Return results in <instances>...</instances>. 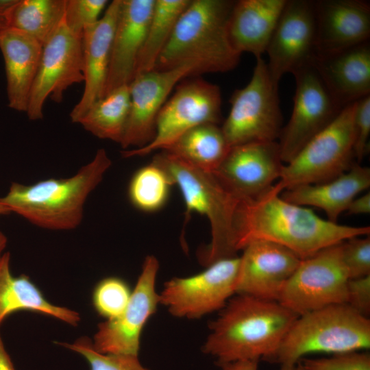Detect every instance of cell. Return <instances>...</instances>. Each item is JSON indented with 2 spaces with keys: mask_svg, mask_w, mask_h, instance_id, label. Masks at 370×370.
I'll use <instances>...</instances> for the list:
<instances>
[{
  "mask_svg": "<svg viewBox=\"0 0 370 370\" xmlns=\"http://www.w3.org/2000/svg\"><path fill=\"white\" fill-rule=\"evenodd\" d=\"M221 119L219 87L201 78L186 80L159 112L152 140L142 147L122 151V156H143L164 150L191 129L206 123L218 125Z\"/></svg>",
  "mask_w": 370,
  "mask_h": 370,
  "instance_id": "obj_10",
  "label": "cell"
},
{
  "mask_svg": "<svg viewBox=\"0 0 370 370\" xmlns=\"http://www.w3.org/2000/svg\"><path fill=\"white\" fill-rule=\"evenodd\" d=\"M172 184L164 171L151 162L137 171L132 177L129 186V197L138 209L154 212L166 203Z\"/></svg>",
  "mask_w": 370,
  "mask_h": 370,
  "instance_id": "obj_31",
  "label": "cell"
},
{
  "mask_svg": "<svg viewBox=\"0 0 370 370\" xmlns=\"http://www.w3.org/2000/svg\"><path fill=\"white\" fill-rule=\"evenodd\" d=\"M108 3L106 0H66L64 21L70 31L82 36L84 28L94 24Z\"/></svg>",
  "mask_w": 370,
  "mask_h": 370,
  "instance_id": "obj_35",
  "label": "cell"
},
{
  "mask_svg": "<svg viewBox=\"0 0 370 370\" xmlns=\"http://www.w3.org/2000/svg\"><path fill=\"white\" fill-rule=\"evenodd\" d=\"M354 156L358 164L362 161L369 147L370 135V95L356 103L354 114Z\"/></svg>",
  "mask_w": 370,
  "mask_h": 370,
  "instance_id": "obj_37",
  "label": "cell"
},
{
  "mask_svg": "<svg viewBox=\"0 0 370 370\" xmlns=\"http://www.w3.org/2000/svg\"><path fill=\"white\" fill-rule=\"evenodd\" d=\"M58 344L82 355L87 361L90 370H149L140 362L138 356L103 354L95 349L92 341L81 337L73 343Z\"/></svg>",
  "mask_w": 370,
  "mask_h": 370,
  "instance_id": "obj_33",
  "label": "cell"
},
{
  "mask_svg": "<svg viewBox=\"0 0 370 370\" xmlns=\"http://www.w3.org/2000/svg\"><path fill=\"white\" fill-rule=\"evenodd\" d=\"M10 213L8 210L3 205L0 199V215L6 214Z\"/></svg>",
  "mask_w": 370,
  "mask_h": 370,
  "instance_id": "obj_45",
  "label": "cell"
},
{
  "mask_svg": "<svg viewBox=\"0 0 370 370\" xmlns=\"http://www.w3.org/2000/svg\"><path fill=\"white\" fill-rule=\"evenodd\" d=\"M121 0L112 1L103 16L86 27L82 36L84 88L70 118L77 123L90 106L101 98L106 82L111 45Z\"/></svg>",
  "mask_w": 370,
  "mask_h": 370,
  "instance_id": "obj_21",
  "label": "cell"
},
{
  "mask_svg": "<svg viewBox=\"0 0 370 370\" xmlns=\"http://www.w3.org/2000/svg\"><path fill=\"white\" fill-rule=\"evenodd\" d=\"M190 1L155 0L145 40L137 60L136 75L154 70L180 16Z\"/></svg>",
  "mask_w": 370,
  "mask_h": 370,
  "instance_id": "obj_30",
  "label": "cell"
},
{
  "mask_svg": "<svg viewBox=\"0 0 370 370\" xmlns=\"http://www.w3.org/2000/svg\"><path fill=\"white\" fill-rule=\"evenodd\" d=\"M158 269L157 258L147 256L123 312L98 325L92 341L96 351L103 354L138 356L143 330L160 304L156 290Z\"/></svg>",
  "mask_w": 370,
  "mask_h": 370,
  "instance_id": "obj_13",
  "label": "cell"
},
{
  "mask_svg": "<svg viewBox=\"0 0 370 370\" xmlns=\"http://www.w3.org/2000/svg\"><path fill=\"white\" fill-rule=\"evenodd\" d=\"M42 47L38 40L21 31L6 28L0 33L10 108L26 112Z\"/></svg>",
  "mask_w": 370,
  "mask_h": 370,
  "instance_id": "obj_24",
  "label": "cell"
},
{
  "mask_svg": "<svg viewBox=\"0 0 370 370\" xmlns=\"http://www.w3.org/2000/svg\"><path fill=\"white\" fill-rule=\"evenodd\" d=\"M315 40V1L286 0L266 50L267 68L277 85L284 74L310 64Z\"/></svg>",
  "mask_w": 370,
  "mask_h": 370,
  "instance_id": "obj_15",
  "label": "cell"
},
{
  "mask_svg": "<svg viewBox=\"0 0 370 370\" xmlns=\"http://www.w3.org/2000/svg\"><path fill=\"white\" fill-rule=\"evenodd\" d=\"M132 292L127 282L121 278L112 276L103 278L93 289V307L106 320L114 319L125 310Z\"/></svg>",
  "mask_w": 370,
  "mask_h": 370,
  "instance_id": "obj_32",
  "label": "cell"
},
{
  "mask_svg": "<svg viewBox=\"0 0 370 370\" xmlns=\"http://www.w3.org/2000/svg\"><path fill=\"white\" fill-rule=\"evenodd\" d=\"M16 0H0V33L8 28L6 14Z\"/></svg>",
  "mask_w": 370,
  "mask_h": 370,
  "instance_id": "obj_42",
  "label": "cell"
},
{
  "mask_svg": "<svg viewBox=\"0 0 370 370\" xmlns=\"http://www.w3.org/2000/svg\"><path fill=\"white\" fill-rule=\"evenodd\" d=\"M316 55L369 41L370 3L363 0L315 1Z\"/></svg>",
  "mask_w": 370,
  "mask_h": 370,
  "instance_id": "obj_20",
  "label": "cell"
},
{
  "mask_svg": "<svg viewBox=\"0 0 370 370\" xmlns=\"http://www.w3.org/2000/svg\"><path fill=\"white\" fill-rule=\"evenodd\" d=\"M210 325L203 352L217 363L265 360L299 317L280 303L235 294Z\"/></svg>",
  "mask_w": 370,
  "mask_h": 370,
  "instance_id": "obj_2",
  "label": "cell"
},
{
  "mask_svg": "<svg viewBox=\"0 0 370 370\" xmlns=\"http://www.w3.org/2000/svg\"><path fill=\"white\" fill-rule=\"evenodd\" d=\"M369 348V318L347 304H334L297 317L265 361L294 365L312 353L335 354Z\"/></svg>",
  "mask_w": 370,
  "mask_h": 370,
  "instance_id": "obj_6",
  "label": "cell"
},
{
  "mask_svg": "<svg viewBox=\"0 0 370 370\" xmlns=\"http://www.w3.org/2000/svg\"><path fill=\"white\" fill-rule=\"evenodd\" d=\"M22 310L50 316L73 326L80 321L77 312L50 303L28 276H13L10 254L4 252L0 258V325L11 314Z\"/></svg>",
  "mask_w": 370,
  "mask_h": 370,
  "instance_id": "obj_26",
  "label": "cell"
},
{
  "mask_svg": "<svg viewBox=\"0 0 370 370\" xmlns=\"http://www.w3.org/2000/svg\"><path fill=\"white\" fill-rule=\"evenodd\" d=\"M221 370H258L257 360H238L230 362L219 363Z\"/></svg>",
  "mask_w": 370,
  "mask_h": 370,
  "instance_id": "obj_40",
  "label": "cell"
},
{
  "mask_svg": "<svg viewBox=\"0 0 370 370\" xmlns=\"http://www.w3.org/2000/svg\"><path fill=\"white\" fill-rule=\"evenodd\" d=\"M369 186L370 169L356 163L331 180L286 189L280 196L294 204L319 208L325 212L328 220L336 223L351 201Z\"/></svg>",
  "mask_w": 370,
  "mask_h": 370,
  "instance_id": "obj_25",
  "label": "cell"
},
{
  "mask_svg": "<svg viewBox=\"0 0 370 370\" xmlns=\"http://www.w3.org/2000/svg\"><path fill=\"white\" fill-rule=\"evenodd\" d=\"M112 161L104 149L74 175L66 178H49L32 184L14 182L0 197L10 212L46 230L75 229L81 223L84 208L91 193L102 181Z\"/></svg>",
  "mask_w": 370,
  "mask_h": 370,
  "instance_id": "obj_4",
  "label": "cell"
},
{
  "mask_svg": "<svg viewBox=\"0 0 370 370\" xmlns=\"http://www.w3.org/2000/svg\"><path fill=\"white\" fill-rule=\"evenodd\" d=\"M195 75L192 66L166 71H151L135 76L129 85L130 106L121 146L140 148L149 143L156 133L159 112L175 86L188 76Z\"/></svg>",
  "mask_w": 370,
  "mask_h": 370,
  "instance_id": "obj_17",
  "label": "cell"
},
{
  "mask_svg": "<svg viewBox=\"0 0 370 370\" xmlns=\"http://www.w3.org/2000/svg\"><path fill=\"white\" fill-rule=\"evenodd\" d=\"M297 364L301 370H370V354L367 351H355L327 358H301Z\"/></svg>",
  "mask_w": 370,
  "mask_h": 370,
  "instance_id": "obj_34",
  "label": "cell"
},
{
  "mask_svg": "<svg viewBox=\"0 0 370 370\" xmlns=\"http://www.w3.org/2000/svg\"><path fill=\"white\" fill-rule=\"evenodd\" d=\"M82 36L70 31L63 21L43 45L26 111L29 119H42L47 98L60 103L71 86L84 82Z\"/></svg>",
  "mask_w": 370,
  "mask_h": 370,
  "instance_id": "obj_14",
  "label": "cell"
},
{
  "mask_svg": "<svg viewBox=\"0 0 370 370\" xmlns=\"http://www.w3.org/2000/svg\"><path fill=\"white\" fill-rule=\"evenodd\" d=\"M356 103L343 108L328 126L284 164L277 182L282 191L328 182L357 163L354 156Z\"/></svg>",
  "mask_w": 370,
  "mask_h": 370,
  "instance_id": "obj_7",
  "label": "cell"
},
{
  "mask_svg": "<svg viewBox=\"0 0 370 370\" xmlns=\"http://www.w3.org/2000/svg\"><path fill=\"white\" fill-rule=\"evenodd\" d=\"M280 370H301L297 364L281 365Z\"/></svg>",
  "mask_w": 370,
  "mask_h": 370,
  "instance_id": "obj_44",
  "label": "cell"
},
{
  "mask_svg": "<svg viewBox=\"0 0 370 370\" xmlns=\"http://www.w3.org/2000/svg\"><path fill=\"white\" fill-rule=\"evenodd\" d=\"M283 166L278 141L249 143L230 147L212 173L239 198L251 199L280 179Z\"/></svg>",
  "mask_w": 370,
  "mask_h": 370,
  "instance_id": "obj_16",
  "label": "cell"
},
{
  "mask_svg": "<svg viewBox=\"0 0 370 370\" xmlns=\"http://www.w3.org/2000/svg\"><path fill=\"white\" fill-rule=\"evenodd\" d=\"M256 60L249 83L232 95L231 108L221 127L230 147L277 141L282 129L279 86L273 81L262 57Z\"/></svg>",
  "mask_w": 370,
  "mask_h": 370,
  "instance_id": "obj_8",
  "label": "cell"
},
{
  "mask_svg": "<svg viewBox=\"0 0 370 370\" xmlns=\"http://www.w3.org/2000/svg\"><path fill=\"white\" fill-rule=\"evenodd\" d=\"M336 103L341 108L370 95L369 41L310 61Z\"/></svg>",
  "mask_w": 370,
  "mask_h": 370,
  "instance_id": "obj_22",
  "label": "cell"
},
{
  "mask_svg": "<svg viewBox=\"0 0 370 370\" xmlns=\"http://www.w3.org/2000/svg\"><path fill=\"white\" fill-rule=\"evenodd\" d=\"M242 250L236 294L278 301L301 259L287 248L267 241H253Z\"/></svg>",
  "mask_w": 370,
  "mask_h": 370,
  "instance_id": "obj_18",
  "label": "cell"
},
{
  "mask_svg": "<svg viewBox=\"0 0 370 370\" xmlns=\"http://www.w3.org/2000/svg\"><path fill=\"white\" fill-rule=\"evenodd\" d=\"M66 0H16L6 14L8 28L44 45L64 21Z\"/></svg>",
  "mask_w": 370,
  "mask_h": 370,
  "instance_id": "obj_28",
  "label": "cell"
},
{
  "mask_svg": "<svg viewBox=\"0 0 370 370\" xmlns=\"http://www.w3.org/2000/svg\"><path fill=\"white\" fill-rule=\"evenodd\" d=\"M240 259L214 262L203 271L167 281L159 294L160 304L177 318L195 319L220 311L236 294Z\"/></svg>",
  "mask_w": 370,
  "mask_h": 370,
  "instance_id": "obj_11",
  "label": "cell"
},
{
  "mask_svg": "<svg viewBox=\"0 0 370 370\" xmlns=\"http://www.w3.org/2000/svg\"><path fill=\"white\" fill-rule=\"evenodd\" d=\"M234 3L230 0H191L180 16L154 70L189 65L193 66L197 75L225 73L236 68L241 55L233 48L227 30Z\"/></svg>",
  "mask_w": 370,
  "mask_h": 370,
  "instance_id": "obj_3",
  "label": "cell"
},
{
  "mask_svg": "<svg viewBox=\"0 0 370 370\" xmlns=\"http://www.w3.org/2000/svg\"><path fill=\"white\" fill-rule=\"evenodd\" d=\"M0 370H15L0 334Z\"/></svg>",
  "mask_w": 370,
  "mask_h": 370,
  "instance_id": "obj_41",
  "label": "cell"
},
{
  "mask_svg": "<svg viewBox=\"0 0 370 370\" xmlns=\"http://www.w3.org/2000/svg\"><path fill=\"white\" fill-rule=\"evenodd\" d=\"M349 214H361L370 212L369 192L354 199L346 210Z\"/></svg>",
  "mask_w": 370,
  "mask_h": 370,
  "instance_id": "obj_39",
  "label": "cell"
},
{
  "mask_svg": "<svg viewBox=\"0 0 370 370\" xmlns=\"http://www.w3.org/2000/svg\"><path fill=\"white\" fill-rule=\"evenodd\" d=\"M160 166L178 186L186 207V219L193 212L205 215L211 227V241L200 251L199 261L208 266L236 256L234 219L241 198L210 172L204 171L165 151L154 156Z\"/></svg>",
  "mask_w": 370,
  "mask_h": 370,
  "instance_id": "obj_5",
  "label": "cell"
},
{
  "mask_svg": "<svg viewBox=\"0 0 370 370\" xmlns=\"http://www.w3.org/2000/svg\"><path fill=\"white\" fill-rule=\"evenodd\" d=\"M8 239L5 235L0 230V258L4 254L3 251L6 247Z\"/></svg>",
  "mask_w": 370,
  "mask_h": 370,
  "instance_id": "obj_43",
  "label": "cell"
},
{
  "mask_svg": "<svg viewBox=\"0 0 370 370\" xmlns=\"http://www.w3.org/2000/svg\"><path fill=\"white\" fill-rule=\"evenodd\" d=\"M155 0H121L102 97L129 86L145 40Z\"/></svg>",
  "mask_w": 370,
  "mask_h": 370,
  "instance_id": "obj_19",
  "label": "cell"
},
{
  "mask_svg": "<svg viewBox=\"0 0 370 370\" xmlns=\"http://www.w3.org/2000/svg\"><path fill=\"white\" fill-rule=\"evenodd\" d=\"M349 280L370 275V237L356 236L341 243Z\"/></svg>",
  "mask_w": 370,
  "mask_h": 370,
  "instance_id": "obj_36",
  "label": "cell"
},
{
  "mask_svg": "<svg viewBox=\"0 0 370 370\" xmlns=\"http://www.w3.org/2000/svg\"><path fill=\"white\" fill-rule=\"evenodd\" d=\"M347 304L360 314L369 317L370 275L348 280Z\"/></svg>",
  "mask_w": 370,
  "mask_h": 370,
  "instance_id": "obj_38",
  "label": "cell"
},
{
  "mask_svg": "<svg viewBox=\"0 0 370 370\" xmlns=\"http://www.w3.org/2000/svg\"><path fill=\"white\" fill-rule=\"evenodd\" d=\"M130 106L129 86L114 90L95 102L79 119L85 130L101 139L120 144Z\"/></svg>",
  "mask_w": 370,
  "mask_h": 370,
  "instance_id": "obj_29",
  "label": "cell"
},
{
  "mask_svg": "<svg viewBox=\"0 0 370 370\" xmlns=\"http://www.w3.org/2000/svg\"><path fill=\"white\" fill-rule=\"evenodd\" d=\"M286 0L234 1L227 25L233 48L241 55L262 57L275 29Z\"/></svg>",
  "mask_w": 370,
  "mask_h": 370,
  "instance_id": "obj_23",
  "label": "cell"
},
{
  "mask_svg": "<svg viewBox=\"0 0 370 370\" xmlns=\"http://www.w3.org/2000/svg\"><path fill=\"white\" fill-rule=\"evenodd\" d=\"M341 243L301 260L278 302L298 316L328 306L347 304L349 276Z\"/></svg>",
  "mask_w": 370,
  "mask_h": 370,
  "instance_id": "obj_9",
  "label": "cell"
},
{
  "mask_svg": "<svg viewBox=\"0 0 370 370\" xmlns=\"http://www.w3.org/2000/svg\"><path fill=\"white\" fill-rule=\"evenodd\" d=\"M293 75L295 81L293 108L278 142L282 161L285 164L328 126L343 109L334 100L310 63Z\"/></svg>",
  "mask_w": 370,
  "mask_h": 370,
  "instance_id": "obj_12",
  "label": "cell"
},
{
  "mask_svg": "<svg viewBox=\"0 0 370 370\" xmlns=\"http://www.w3.org/2000/svg\"><path fill=\"white\" fill-rule=\"evenodd\" d=\"M282 192L276 183L255 198L240 199L234 219L238 251L262 240L282 245L304 260L350 238L369 235V226L323 219L310 208L283 199Z\"/></svg>",
  "mask_w": 370,
  "mask_h": 370,
  "instance_id": "obj_1",
  "label": "cell"
},
{
  "mask_svg": "<svg viewBox=\"0 0 370 370\" xmlns=\"http://www.w3.org/2000/svg\"><path fill=\"white\" fill-rule=\"evenodd\" d=\"M230 149L221 127L206 123L188 131L163 151L204 171L213 173Z\"/></svg>",
  "mask_w": 370,
  "mask_h": 370,
  "instance_id": "obj_27",
  "label": "cell"
}]
</instances>
